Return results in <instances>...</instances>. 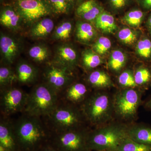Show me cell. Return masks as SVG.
<instances>
[{"label":"cell","instance_id":"8","mask_svg":"<svg viewBox=\"0 0 151 151\" xmlns=\"http://www.w3.org/2000/svg\"><path fill=\"white\" fill-rule=\"evenodd\" d=\"M141 102L140 92L133 88H127L115 95L113 110L122 119L129 120L136 116Z\"/></svg>","mask_w":151,"mask_h":151},{"label":"cell","instance_id":"27","mask_svg":"<svg viewBox=\"0 0 151 151\" xmlns=\"http://www.w3.org/2000/svg\"><path fill=\"white\" fill-rule=\"evenodd\" d=\"M127 57L124 52L116 50L111 52L108 60V66L112 71L119 72L125 66Z\"/></svg>","mask_w":151,"mask_h":151},{"label":"cell","instance_id":"24","mask_svg":"<svg viewBox=\"0 0 151 151\" xmlns=\"http://www.w3.org/2000/svg\"><path fill=\"white\" fill-rule=\"evenodd\" d=\"M29 57L35 62L43 63L46 62L50 56V51L45 45L37 44L32 46L28 51Z\"/></svg>","mask_w":151,"mask_h":151},{"label":"cell","instance_id":"29","mask_svg":"<svg viewBox=\"0 0 151 151\" xmlns=\"http://www.w3.org/2000/svg\"><path fill=\"white\" fill-rule=\"evenodd\" d=\"M17 81L16 74L11 68L6 66L0 68V85L1 89L12 86L14 81Z\"/></svg>","mask_w":151,"mask_h":151},{"label":"cell","instance_id":"43","mask_svg":"<svg viewBox=\"0 0 151 151\" xmlns=\"http://www.w3.org/2000/svg\"><path fill=\"white\" fill-rule=\"evenodd\" d=\"M1 1V2H2L4 1L5 0H0Z\"/></svg>","mask_w":151,"mask_h":151},{"label":"cell","instance_id":"40","mask_svg":"<svg viewBox=\"0 0 151 151\" xmlns=\"http://www.w3.org/2000/svg\"><path fill=\"white\" fill-rule=\"evenodd\" d=\"M145 106L146 108L151 110V98L146 103Z\"/></svg>","mask_w":151,"mask_h":151},{"label":"cell","instance_id":"32","mask_svg":"<svg viewBox=\"0 0 151 151\" xmlns=\"http://www.w3.org/2000/svg\"><path fill=\"white\" fill-rule=\"evenodd\" d=\"M118 37L122 43L127 45H131L137 40L138 33L129 28L124 27L119 31Z\"/></svg>","mask_w":151,"mask_h":151},{"label":"cell","instance_id":"18","mask_svg":"<svg viewBox=\"0 0 151 151\" xmlns=\"http://www.w3.org/2000/svg\"><path fill=\"white\" fill-rule=\"evenodd\" d=\"M97 29L106 34H113L118 29L115 18L111 13L104 10L94 22Z\"/></svg>","mask_w":151,"mask_h":151},{"label":"cell","instance_id":"2","mask_svg":"<svg viewBox=\"0 0 151 151\" xmlns=\"http://www.w3.org/2000/svg\"><path fill=\"white\" fill-rule=\"evenodd\" d=\"M58 94L45 83L38 84L28 94L24 112L27 115L46 116L58 104Z\"/></svg>","mask_w":151,"mask_h":151},{"label":"cell","instance_id":"14","mask_svg":"<svg viewBox=\"0 0 151 151\" xmlns=\"http://www.w3.org/2000/svg\"><path fill=\"white\" fill-rule=\"evenodd\" d=\"M105 10L97 0H86L78 5L76 10V14L84 21L94 23Z\"/></svg>","mask_w":151,"mask_h":151},{"label":"cell","instance_id":"42","mask_svg":"<svg viewBox=\"0 0 151 151\" xmlns=\"http://www.w3.org/2000/svg\"><path fill=\"white\" fill-rule=\"evenodd\" d=\"M0 151H8L7 150H6L3 147L0 146Z\"/></svg>","mask_w":151,"mask_h":151},{"label":"cell","instance_id":"10","mask_svg":"<svg viewBox=\"0 0 151 151\" xmlns=\"http://www.w3.org/2000/svg\"><path fill=\"white\" fill-rule=\"evenodd\" d=\"M28 94L22 89L12 86L1 89V111L5 116L24 111Z\"/></svg>","mask_w":151,"mask_h":151},{"label":"cell","instance_id":"28","mask_svg":"<svg viewBox=\"0 0 151 151\" xmlns=\"http://www.w3.org/2000/svg\"><path fill=\"white\" fill-rule=\"evenodd\" d=\"M137 54L141 58L147 60H151V39L145 36L138 41L136 47Z\"/></svg>","mask_w":151,"mask_h":151},{"label":"cell","instance_id":"44","mask_svg":"<svg viewBox=\"0 0 151 151\" xmlns=\"http://www.w3.org/2000/svg\"><path fill=\"white\" fill-rule=\"evenodd\" d=\"M135 1H137V0H135Z\"/></svg>","mask_w":151,"mask_h":151},{"label":"cell","instance_id":"20","mask_svg":"<svg viewBox=\"0 0 151 151\" xmlns=\"http://www.w3.org/2000/svg\"><path fill=\"white\" fill-rule=\"evenodd\" d=\"M127 137L132 140L151 146V129L143 126H135L127 129Z\"/></svg>","mask_w":151,"mask_h":151},{"label":"cell","instance_id":"33","mask_svg":"<svg viewBox=\"0 0 151 151\" xmlns=\"http://www.w3.org/2000/svg\"><path fill=\"white\" fill-rule=\"evenodd\" d=\"M53 12L57 14H66L70 12L72 5L65 0H48Z\"/></svg>","mask_w":151,"mask_h":151},{"label":"cell","instance_id":"25","mask_svg":"<svg viewBox=\"0 0 151 151\" xmlns=\"http://www.w3.org/2000/svg\"><path fill=\"white\" fill-rule=\"evenodd\" d=\"M82 64L86 70L96 68L103 63L100 55L91 49L85 50L82 54Z\"/></svg>","mask_w":151,"mask_h":151},{"label":"cell","instance_id":"7","mask_svg":"<svg viewBox=\"0 0 151 151\" xmlns=\"http://www.w3.org/2000/svg\"><path fill=\"white\" fill-rule=\"evenodd\" d=\"M14 7L27 25L32 26L53 13L48 0H16Z\"/></svg>","mask_w":151,"mask_h":151},{"label":"cell","instance_id":"19","mask_svg":"<svg viewBox=\"0 0 151 151\" xmlns=\"http://www.w3.org/2000/svg\"><path fill=\"white\" fill-rule=\"evenodd\" d=\"M17 79L19 82L23 84H29L32 83L37 76V70L35 67L26 62H22L17 66Z\"/></svg>","mask_w":151,"mask_h":151},{"label":"cell","instance_id":"34","mask_svg":"<svg viewBox=\"0 0 151 151\" xmlns=\"http://www.w3.org/2000/svg\"><path fill=\"white\" fill-rule=\"evenodd\" d=\"M111 47V41L105 37H99L92 45V49L100 55L106 54Z\"/></svg>","mask_w":151,"mask_h":151},{"label":"cell","instance_id":"36","mask_svg":"<svg viewBox=\"0 0 151 151\" xmlns=\"http://www.w3.org/2000/svg\"><path fill=\"white\" fill-rule=\"evenodd\" d=\"M132 0H108V5L115 12H121L130 4Z\"/></svg>","mask_w":151,"mask_h":151},{"label":"cell","instance_id":"39","mask_svg":"<svg viewBox=\"0 0 151 151\" xmlns=\"http://www.w3.org/2000/svg\"><path fill=\"white\" fill-rule=\"evenodd\" d=\"M146 27L148 31L151 35V13L149 15L147 22H146Z\"/></svg>","mask_w":151,"mask_h":151},{"label":"cell","instance_id":"6","mask_svg":"<svg viewBox=\"0 0 151 151\" xmlns=\"http://www.w3.org/2000/svg\"><path fill=\"white\" fill-rule=\"evenodd\" d=\"M79 111L69 104L58 105L46 116L52 128L51 133H59L78 129L82 121Z\"/></svg>","mask_w":151,"mask_h":151},{"label":"cell","instance_id":"31","mask_svg":"<svg viewBox=\"0 0 151 151\" xmlns=\"http://www.w3.org/2000/svg\"><path fill=\"white\" fill-rule=\"evenodd\" d=\"M134 76L137 86H146L151 83V71L146 66H141L137 68Z\"/></svg>","mask_w":151,"mask_h":151},{"label":"cell","instance_id":"9","mask_svg":"<svg viewBox=\"0 0 151 151\" xmlns=\"http://www.w3.org/2000/svg\"><path fill=\"white\" fill-rule=\"evenodd\" d=\"M46 84L59 94L72 84V70L56 63H50L44 71Z\"/></svg>","mask_w":151,"mask_h":151},{"label":"cell","instance_id":"38","mask_svg":"<svg viewBox=\"0 0 151 151\" xmlns=\"http://www.w3.org/2000/svg\"><path fill=\"white\" fill-rule=\"evenodd\" d=\"M39 151H58L56 149L50 145L48 143L41 148Z\"/></svg>","mask_w":151,"mask_h":151},{"label":"cell","instance_id":"26","mask_svg":"<svg viewBox=\"0 0 151 151\" xmlns=\"http://www.w3.org/2000/svg\"><path fill=\"white\" fill-rule=\"evenodd\" d=\"M73 30V25L69 21H65L56 27L52 34L55 40L65 41L71 37Z\"/></svg>","mask_w":151,"mask_h":151},{"label":"cell","instance_id":"22","mask_svg":"<svg viewBox=\"0 0 151 151\" xmlns=\"http://www.w3.org/2000/svg\"><path fill=\"white\" fill-rule=\"evenodd\" d=\"M87 81L92 87L96 88H104L113 85L110 76L105 71L95 70L89 73Z\"/></svg>","mask_w":151,"mask_h":151},{"label":"cell","instance_id":"1","mask_svg":"<svg viewBox=\"0 0 151 151\" xmlns=\"http://www.w3.org/2000/svg\"><path fill=\"white\" fill-rule=\"evenodd\" d=\"M39 118L25 114L13 124L20 151H39L48 142L51 132Z\"/></svg>","mask_w":151,"mask_h":151},{"label":"cell","instance_id":"15","mask_svg":"<svg viewBox=\"0 0 151 151\" xmlns=\"http://www.w3.org/2000/svg\"><path fill=\"white\" fill-rule=\"evenodd\" d=\"M0 23L4 27L17 31L24 24L22 19L14 6H6L1 9Z\"/></svg>","mask_w":151,"mask_h":151},{"label":"cell","instance_id":"16","mask_svg":"<svg viewBox=\"0 0 151 151\" xmlns=\"http://www.w3.org/2000/svg\"><path fill=\"white\" fill-rule=\"evenodd\" d=\"M88 92L87 86L83 83H72L64 90L63 96L68 103L76 104L85 100Z\"/></svg>","mask_w":151,"mask_h":151},{"label":"cell","instance_id":"12","mask_svg":"<svg viewBox=\"0 0 151 151\" xmlns=\"http://www.w3.org/2000/svg\"><path fill=\"white\" fill-rule=\"evenodd\" d=\"M77 52L68 44H63L57 47L53 62L73 70L78 62Z\"/></svg>","mask_w":151,"mask_h":151},{"label":"cell","instance_id":"41","mask_svg":"<svg viewBox=\"0 0 151 151\" xmlns=\"http://www.w3.org/2000/svg\"><path fill=\"white\" fill-rule=\"evenodd\" d=\"M65 1H67L68 2L70 3V4L73 5L77 0H65Z\"/></svg>","mask_w":151,"mask_h":151},{"label":"cell","instance_id":"37","mask_svg":"<svg viewBox=\"0 0 151 151\" xmlns=\"http://www.w3.org/2000/svg\"><path fill=\"white\" fill-rule=\"evenodd\" d=\"M142 10L148 12L151 11V0H137Z\"/></svg>","mask_w":151,"mask_h":151},{"label":"cell","instance_id":"5","mask_svg":"<svg viewBox=\"0 0 151 151\" xmlns=\"http://www.w3.org/2000/svg\"><path fill=\"white\" fill-rule=\"evenodd\" d=\"M89 134L78 128L51 133L48 143L58 151H92L88 145Z\"/></svg>","mask_w":151,"mask_h":151},{"label":"cell","instance_id":"17","mask_svg":"<svg viewBox=\"0 0 151 151\" xmlns=\"http://www.w3.org/2000/svg\"><path fill=\"white\" fill-rule=\"evenodd\" d=\"M54 28L53 21L46 17L36 22L31 26L29 35L34 39L44 38L51 34Z\"/></svg>","mask_w":151,"mask_h":151},{"label":"cell","instance_id":"11","mask_svg":"<svg viewBox=\"0 0 151 151\" xmlns=\"http://www.w3.org/2000/svg\"><path fill=\"white\" fill-rule=\"evenodd\" d=\"M21 44L18 39L1 32L0 50L3 60L6 64H12L21 50Z\"/></svg>","mask_w":151,"mask_h":151},{"label":"cell","instance_id":"35","mask_svg":"<svg viewBox=\"0 0 151 151\" xmlns=\"http://www.w3.org/2000/svg\"><path fill=\"white\" fill-rule=\"evenodd\" d=\"M118 81L120 85L127 88H134L137 86L134 75L129 70L123 71L119 75Z\"/></svg>","mask_w":151,"mask_h":151},{"label":"cell","instance_id":"30","mask_svg":"<svg viewBox=\"0 0 151 151\" xmlns=\"http://www.w3.org/2000/svg\"><path fill=\"white\" fill-rule=\"evenodd\" d=\"M117 151H151V146L137 142L127 137L122 142Z\"/></svg>","mask_w":151,"mask_h":151},{"label":"cell","instance_id":"21","mask_svg":"<svg viewBox=\"0 0 151 151\" xmlns=\"http://www.w3.org/2000/svg\"><path fill=\"white\" fill-rule=\"evenodd\" d=\"M75 34L79 42L88 43L95 38L97 33L94 27L89 22L80 21L76 23Z\"/></svg>","mask_w":151,"mask_h":151},{"label":"cell","instance_id":"13","mask_svg":"<svg viewBox=\"0 0 151 151\" xmlns=\"http://www.w3.org/2000/svg\"><path fill=\"white\" fill-rule=\"evenodd\" d=\"M0 146L8 151H20L13 124L6 119H1L0 123Z\"/></svg>","mask_w":151,"mask_h":151},{"label":"cell","instance_id":"23","mask_svg":"<svg viewBox=\"0 0 151 151\" xmlns=\"http://www.w3.org/2000/svg\"><path fill=\"white\" fill-rule=\"evenodd\" d=\"M147 13L140 9H132L125 14L122 18V21L129 26L139 27L145 19Z\"/></svg>","mask_w":151,"mask_h":151},{"label":"cell","instance_id":"3","mask_svg":"<svg viewBox=\"0 0 151 151\" xmlns=\"http://www.w3.org/2000/svg\"><path fill=\"white\" fill-rule=\"evenodd\" d=\"M127 128L113 124L89 132L88 143L91 151H117L127 137Z\"/></svg>","mask_w":151,"mask_h":151},{"label":"cell","instance_id":"4","mask_svg":"<svg viewBox=\"0 0 151 151\" xmlns=\"http://www.w3.org/2000/svg\"><path fill=\"white\" fill-rule=\"evenodd\" d=\"M113 109V102L108 94L97 93L86 99L82 112L91 124L99 125L110 119Z\"/></svg>","mask_w":151,"mask_h":151}]
</instances>
